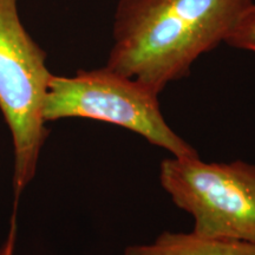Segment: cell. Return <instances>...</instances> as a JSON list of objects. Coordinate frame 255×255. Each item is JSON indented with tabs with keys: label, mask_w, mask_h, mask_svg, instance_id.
I'll list each match as a JSON object with an SVG mask.
<instances>
[{
	"label": "cell",
	"mask_w": 255,
	"mask_h": 255,
	"mask_svg": "<svg viewBox=\"0 0 255 255\" xmlns=\"http://www.w3.org/2000/svg\"><path fill=\"white\" fill-rule=\"evenodd\" d=\"M44 119H88L124 128L175 157L199 156L165 121L158 94L107 66L51 76Z\"/></svg>",
	"instance_id": "obj_3"
},
{
	"label": "cell",
	"mask_w": 255,
	"mask_h": 255,
	"mask_svg": "<svg viewBox=\"0 0 255 255\" xmlns=\"http://www.w3.org/2000/svg\"><path fill=\"white\" fill-rule=\"evenodd\" d=\"M225 43L235 49L255 52V2L241 14Z\"/></svg>",
	"instance_id": "obj_6"
},
{
	"label": "cell",
	"mask_w": 255,
	"mask_h": 255,
	"mask_svg": "<svg viewBox=\"0 0 255 255\" xmlns=\"http://www.w3.org/2000/svg\"><path fill=\"white\" fill-rule=\"evenodd\" d=\"M159 183L193 218V232L255 244V164L171 156L159 164Z\"/></svg>",
	"instance_id": "obj_4"
},
{
	"label": "cell",
	"mask_w": 255,
	"mask_h": 255,
	"mask_svg": "<svg viewBox=\"0 0 255 255\" xmlns=\"http://www.w3.org/2000/svg\"><path fill=\"white\" fill-rule=\"evenodd\" d=\"M51 76L46 53L21 23L18 0H0V111L13 143V209L49 136L44 105Z\"/></svg>",
	"instance_id": "obj_2"
},
{
	"label": "cell",
	"mask_w": 255,
	"mask_h": 255,
	"mask_svg": "<svg viewBox=\"0 0 255 255\" xmlns=\"http://www.w3.org/2000/svg\"><path fill=\"white\" fill-rule=\"evenodd\" d=\"M123 255H255V244L165 231L150 244L126 247Z\"/></svg>",
	"instance_id": "obj_5"
},
{
	"label": "cell",
	"mask_w": 255,
	"mask_h": 255,
	"mask_svg": "<svg viewBox=\"0 0 255 255\" xmlns=\"http://www.w3.org/2000/svg\"><path fill=\"white\" fill-rule=\"evenodd\" d=\"M15 220H17V210H13L7 239L0 248V255H14L15 240H17V221Z\"/></svg>",
	"instance_id": "obj_7"
},
{
	"label": "cell",
	"mask_w": 255,
	"mask_h": 255,
	"mask_svg": "<svg viewBox=\"0 0 255 255\" xmlns=\"http://www.w3.org/2000/svg\"><path fill=\"white\" fill-rule=\"evenodd\" d=\"M254 0H120L107 68L159 95L225 43Z\"/></svg>",
	"instance_id": "obj_1"
}]
</instances>
